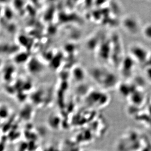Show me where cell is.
Instances as JSON below:
<instances>
[{"instance_id":"cell-1","label":"cell","mask_w":151,"mask_h":151,"mask_svg":"<svg viewBox=\"0 0 151 151\" xmlns=\"http://www.w3.org/2000/svg\"><path fill=\"white\" fill-rule=\"evenodd\" d=\"M123 25L125 31L131 34L137 33L140 28V24L138 18L132 15L124 17Z\"/></svg>"},{"instance_id":"cell-3","label":"cell","mask_w":151,"mask_h":151,"mask_svg":"<svg viewBox=\"0 0 151 151\" xmlns=\"http://www.w3.org/2000/svg\"><path fill=\"white\" fill-rule=\"evenodd\" d=\"M143 35L147 39L151 40V24L146 25L142 29Z\"/></svg>"},{"instance_id":"cell-2","label":"cell","mask_w":151,"mask_h":151,"mask_svg":"<svg viewBox=\"0 0 151 151\" xmlns=\"http://www.w3.org/2000/svg\"><path fill=\"white\" fill-rule=\"evenodd\" d=\"M131 52L132 54L136 58H137L138 61H143L145 59V57L143 56L142 54L147 55V51L145 49L141 46V45H134L131 48Z\"/></svg>"}]
</instances>
